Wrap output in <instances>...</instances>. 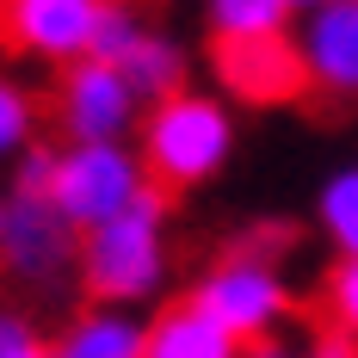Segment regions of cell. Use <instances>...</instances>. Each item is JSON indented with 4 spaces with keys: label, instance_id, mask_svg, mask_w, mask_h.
<instances>
[{
    "label": "cell",
    "instance_id": "20",
    "mask_svg": "<svg viewBox=\"0 0 358 358\" xmlns=\"http://www.w3.org/2000/svg\"><path fill=\"white\" fill-rule=\"evenodd\" d=\"M303 358H358V340H346L340 327H327V334H322V340H315Z\"/></svg>",
    "mask_w": 358,
    "mask_h": 358
},
{
    "label": "cell",
    "instance_id": "9",
    "mask_svg": "<svg viewBox=\"0 0 358 358\" xmlns=\"http://www.w3.org/2000/svg\"><path fill=\"white\" fill-rule=\"evenodd\" d=\"M303 69L309 87L327 99H358V0H327L315 13H303Z\"/></svg>",
    "mask_w": 358,
    "mask_h": 358
},
{
    "label": "cell",
    "instance_id": "15",
    "mask_svg": "<svg viewBox=\"0 0 358 358\" xmlns=\"http://www.w3.org/2000/svg\"><path fill=\"white\" fill-rule=\"evenodd\" d=\"M37 136V99L19 87V80H6L0 74V167H13Z\"/></svg>",
    "mask_w": 358,
    "mask_h": 358
},
{
    "label": "cell",
    "instance_id": "11",
    "mask_svg": "<svg viewBox=\"0 0 358 358\" xmlns=\"http://www.w3.org/2000/svg\"><path fill=\"white\" fill-rule=\"evenodd\" d=\"M148 322L124 303H87L56 340H50V358H143Z\"/></svg>",
    "mask_w": 358,
    "mask_h": 358
},
{
    "label": "cell",
    "instance_id": "1",
    "mask_svg": "<svg viewBox=\"0 0 358 358\" xmlns=\"http://www.w3.org/2000/svg\"><path fill=\"white\" fill-rule=\"evenodd\" d=\"M173 253H167V192L148 185L130 210H117L111 222L80 235V266L74 278L87 290V303H155L167 290Z\"/></svg>",
    "mask_w": 358,
    "mask_h": 358
},
{
    "label": "cell",
    "instance_id": "16",
    "mask_svg": "<svg viewBox=\"0 0 358 358\" xmlns=\"http://www.w3.org/2000/svg\"><path fill=\"white\" fill-rule=\"evenodd\" d=\"M322 303H327V322L346 340H358V259H334V272L322 285Z\"/></svg>",
    "mask_w": 358,
    "mask_h": 358
},
{
    "label": "cell",
    "instance_id": "24",
    "mask_svg": "<svg viewBox=\"0 0 358 358\" xmlns=\"http://www.w3.org/2000/svg\"><path fill=\"white\" fill-rule=\"evenodd\" d=\"M0 222H6V192H0Z\"/></svg>",
    "mask_w": 358,
    "mask_h": 358
},
{
    "label": "cell",
    "instance_id": "21",
    "mask_svg": "<svg viewBox=\"0 0 358 358\" xmlns=\"http://www.w3.org/2000/svg\"><path fill=\"white\" fill-rule=\"evenodd\" d=\"M241 358H296V352L285 340H253V346H241Z\"/></svg>",
    "mask_w": 358,
    "mask_h": 358
},
{
    "label": "cell",
    "instance_id": "4",
    "mask_svg": "<svg viewBox=\"0 0 358 358\" xmlns=\"http://www.w3.org/2000/svg\"><path fill=\"white\" fill-rule=\"evenodd\" d=\"M148 192V167L130 143H69L56 155V185L50 204L69 216L74 229H99L117 210H130Z\"/></svg>",
    "mask_w": 358,
    "mask_h": 358
},
{
    "label": "cell",
    "instance_id": "19",
    "mask_svg": "<svg viewBox=\"0 0 358 358\" xmlns=\"http://www.w3.org/2000/svg\"><path fill=\"white\" fill-rule=\"evenodd\" d=\"M31 340H37V327H31L25 309H0V358L19 352V346H31Z\"/></svg>",
    "mask_w": 358,
    "mask_h": 358
},
{
    "label": "cell",
    "instance_id": "12",
    "mask_svg": "<svg viewBox=\"0 0 358 358\" xmlns=\"http://www.w3.org/2000/svg\"><path fill=\"white\" fill-rule=\"evenodd\" d=\"M117 69L136 87V99L155 106V99H167V93L185 87V50H179L167 31H136V43L117 56Z\"/></svg>",
    "mask_w": 358,
    "mask_h": 358
},
{
    "label": "cell",
    "instance_id": "8",
    "mask_svg": "<svg viewBox=\"0 0 358 358\" xmlns=\"http://www.w3.org/2000/svg\"><path fill=\"white\" fill-rule=\"evenodd\" d=\"M106 0H0V37L43 62H80L93 56Z\"/></svg>",
    "mask_w": 358,
    "mask_h": 358
},
{
    "label": "cell",
    "instance_id": "14",
    "mask_svg": "<svg viewBox=\"0 0 358 358\" xmlns=\"http://www.w3.org/2000/svg\"><path fill=\"white\" fill-rule=\"evenodd\" d=\"M290 0H210V37H259L285 31Z\"/></svg>",
    "mask_w": 358,
    "mask_h": 358
},
{
    "label": "cell",
    "instance_id": "17",
    "mask_svg": "<svg viewBox=\"0 0 358 358\" xmlns=\"http://www.w3.org/2000/svg\"><path fill=\"white\" fill-rule=\"evenodd\" d=\"M143 31V19L130 13V0H106V13H99V31H93V56L99 62H117L130 43Z\"/></svg>",
    "mask_w": 358,
    "mask_h": 358
},
{
    "label": "cell",
    "instance_id": "5",
    "mask_svg": "<svg viewBox=\"0 0 358 358\" xmlns=\"http://www.w3.org/2000/svg\"><path fill=\"white\" fill-rule=\"evenodd\" d=\"M80 266V229L56 210L50 198H13L6 192V222H0V272L13 285L56 290Z\"/></svg>",
    "mask_w": 358,
    "mask_h": 358
},
{
    "label": "cell",
    "instance_id": "6",
    "mask_svg": "<svg viewBox=\"0 0 358 358\" xmlns=\"http://www.w3.org/2000/svg\"><path fill=\"white\" fill-rule=\"evenodd\" d=\"M210 74L216 87L241 106H290L309 93V69L290 31H259V37H216L210 43Z\"/></svg>",
    "mask_w": 358,
    "mask_h": 358
},
{
    "label": "cell",
    "instance_id": "7",
    "mask_svg": "<svg viewBox=\"0 0 358 358\" xmlns=\"http://www.w3.org/2000/svg\"><path fill=\"white\" fill-rule=\"evenodd\" d=\"M136 117H143V99L117 62H99V56L69 62L62 87H56V124L69 143H124L136 130Z\"/></svg>",
    "mask_w": 358,
    "mask_h": 358
},
{
    "label": "cell",
    "instance_id": "18",
    "mask_svg": "<svg viewBox=\"0 0 358 358\" xmlns=\"http://www.w3.org/2000/svg\"><path fill=\"white\" fill-rule=\"evenodd\" d=\"M56 155L62 148H43V143H31L19 161H13V198H50V185H56Z\"/></svg>",
    "mask_w": 358,
    "mask_h": 358
},
{
    "label": "cell",
    "instance_id": "13",
    "mask_svg": "<svg viewBox=\"0 0 358 358\" xmlns=\"http://www.w3.org/2000/svg\"><path fill=\"white\" fill-rule=\"evenodd\" d=\"M315 222H322V235L334 241L340 259H358V167H340V173L322 179V192H315Z\"/></svg>",
    "mask_w": 358,
    "mask_h": 358
},
{
    "label": "cell",
    "instance_id": "3",
    "mask_svg": "<svg viewBox=\"0 0 358 358\" xmlns=\"http://www.w3.org/2000/svg\"><path fill=\"white\" fill-rule=\"evenodd\" d=\"M285 241H296V235H285V229H253V235H235V248L222 253V259H210L204 266V278L192 285V303L198 309H210L216 322L229 327L241 346H253V340H272L278 327H285L290 315V278L285 266H278V248Z\"/></svg>",
    "mask_w": 358,
    "mask_h": 358
},
{
    "label": "cell",
    "instance_id": "23",
    "mask_svg": "<svg viewBox=\"0 0 358 358\" xmlns=\"http://www.w3.org/2000/svg\"><path fill=\"white\" fill-rule=\"evenodd\" d=\"M315 6H327V0H290V13H315Z\"/></svg>",
    "mask_w": 358,
    "mask_h": 358
},
{
    "label": "cell",
    "instance_id": "2",
    "mask_svg": "<svg viewBox=\"0 0 358 358\" xmlns=\"http://www.w3.org/2000/svg\"><path fill=\"white\" fill-rule=\"evenodd\" d=\"M143 167L155 192H198L235 155V111L216 93H167L143 117Z\"/></svg>",
    "mask_w": 358,
    "mask_h": 358
},
{
    "label": "cell",
    "instance_id": "22",
    "mask_svg": "<svg viewBox=\"0 0 358 358\" xmlns=\"http://www.w3.org/2000/svg\"><path fill=\"white\" fill-rule=\"evenodd\" d=\"M6 358H50V340H31V346H19V352H6Z\"/></svg>",
    "mask_w": 358,
    "mask_h": 358
},
{
    "label": "cell",
    "instance_id": "10",
    "mask_svg": "<svg viewBox=\"0 0 358 358\" xmlns=\"http://www.w3.org/2000/svg\"><path fill=\"white\" fill-rule=\"evenodd\" d=\"M143 358H241V340L216 322L210 309H198L192 296H179V303H161L148 315Z\"/></svg>",
    "mask_w": 358,
    "mask_h": 358
}]
</instances>
